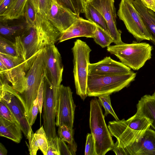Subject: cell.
Listing matches in <instances>:
<instances>
[{
  "mask_svg": "<svg viewBox=\"0 0 155 155\" xmlns=\"http://www.w3.org/2000/svg\"><path fill=\"white\" fill-rule=\"evenodd\" d=\"M61 34L45 15L37 13L35 25H26L15 39L19 57L25 61V65L45 46L54 45Z\"/></svg>",
  "mask_w": 155,
  "mask_h": 155,
  "instance_id": "obj_1",
  "label": "cell"
},
{
  "mask_svg": "<svg viewBox=\"0 0 155 155\" xmlns=\"http://www.w3.org/2000/svg\"><path fill=\"white\" fill-rule=\"evenodd\" d=\"M115 144L123 148L127 155H155V131L150 128L142 131L131 130L121 120L110 121L107 126Z\"/></svg>",
  "mask_w": 155,
  "mask_h": 155,
  "instance_id": "obj_2",
  "label": "cell"
},
{
  "mask_svg": "<svg viewBox=\"0 0 155 155\" xmlns=\"http://www.w3.org/2000/svg\"><path fill=\"white\" fill-rule=\"evenodd\" d=\"M43 49L32 58L25 68L27 73L24 89L20 95H18V94L25 108V116L29 124L34 101L38 96L40 86L45 75Z\"/></svg>",
  "mask_w": 155,
  "mask_h": 155,
  "instance_id": "obj_3",
  "label": "cell"
},
{
  "mask_svg": "<svg viewBox=\"0 0 155 155\" xmlns=\"http://www.w3.org/2000/svg\"><path fill=\"white\" fill-rule=\"evenodd\" d=\"M136 73L113 75L88 74L87 94L89 97L111 94L128 86L135 79Z\"/></svg>",
  "mask_w": 155,
  "mask_h": 155,
  "instance_id": "obj_4",
  "label": "cell"
},
{
  "mask_svg": "<svg viewBox=\"0 0 155 155\" xmlns=\"http://www.w3.org/2000/svg\"><path fill=\"white\" fill-rule=\"evenodd\" d=\"M101 105L95 97L90 101L89 126L94 138L96 155H105L114 143L107 125Z\"/></svg>",
  "mask_w": 155,
  "mask_h": 155,
  "instance_id": "obj_5",
  "label": "cell"
},
{
  "mask_svg": "<svg viewBox=\"0 0 155 155\" xmlns=\"http://www.w3.org/2000/svg\"><path fill=\"white\" fill-rule=\"evenodd\" d=\"M107 49L124 64L134 70H137L151 59L153 47L146 42L133 41L131 44L123 43L110 45Z\"/></svg>",
  "mask_w": 155,
  "mask_h": 155,
  "instance_id": "obj_6",
  "label": "cell"
},
{
  "mask_svg": "<svg viewBox=\"0 0 155 155\" xmlns=\"http://www.w3.org/2000/svg\"><path fill=\"white\" fill-rule=\"evenodd\" d=\"M71 49L73 55V74L76 93L84 101L87 96L88 66L91 50L86 42L80 39L74 42Z\"/></svg>",
  "mask_w": 155,
  "mask_h": 155,
  "instance_id": "obj_7",
  "label": "cell"
},
{
  "mask_svg": "<svg viewBox=\"0 0 155 155\" xmlns=\"http://www.w3.org/2000/svg\"><path fill=\"white\" fill-rule=\"evenodd\" d=\"M134 0H121L117 15L124 22L128 32L137 41H151V35L145 26L140 14L135 8Z\"/></svg>",
  "mask_w": 155,
  "mask_h": 155,
  "instance_id": "obj_8",
  "label": "cell"
},
{
  "mask_svg": "<svg viewBox=\"0 0 155 155\" xmlns=\"http://www.w3.org/2000/svg\"><path fill=\"white\" fill-rule=\"evenodd\" d=\"M0 101L9 108L19 123L22 131L28 140L33 133L25 116V110L17 92L4 78L0 77Z\"/></svg>",
  "mask_w": 155,
  "mask_h": 155,
  "instance_id": "obj_9",
  "label": "cell"
},
{
  "mask_svg": "<svg viewBox=\"0 0 155 155\" xmlns=\"http://www.w3.org/2000/svg\"><path fill=\"white\" fill-rule=\"evenodd\" d=\"M25 61L20 57L0 53V74L11 84V86L18 95L23 93L25 87Z\"/></svg>",
  "mask_w": 155,
  "mask_h": 155,
  "instance_id": "obj_10",
  "label": "cell"
},
{
  "mask_svg": "<svg viewBox=\"0 0 155 155\" xmlns=\"http://www.w3.org/2000/svg\"><path fill=\"white\" fill-rule=\"evenodd\" d=\"M43 128L48 140L57 136L55 119L59 89L54 88L45 76L43 80Z\"/></svg>",
  "mask_w": 155,
  "mask_h": 155,
  "instance_id": "obj_11",
  "label": "cell"
},
{
  "mask_svg": "<svg viewBox=\"0 0 155 155\" xmlns=\"http://www.w3.org/2000/svg\"><path fill=\"white\" fill-rule=\"evenodd\" d=\"M75 107L71 88L61 84L59 89L56 125H64L73 128Z\"/></svg>",
  "mask_w": 155,
  "mask_h": 155,
  "instance_id": "obj_12",
  "label": "cell"
},
{
  "mask_svg": "<svg viewBox=\"0 0 155 155\" xmlns=\"http://www.w3.org/2000/svg\"><path fill=\"white\" fill-rule=\"evenodd\" d=\"M43 49L45 76L53 87L59 89L64 69L61 55L54 45H47Z\"/></svg>",
  "mask_w": 155,
  "mask_h": 155,
  "instance_id": "obj_13",
  "label": "cell"
},
{
  "mask_svg": "<svg viewBox=\"0 0 155 155\" xmlns=\"http://www.w3.org/2000/svg\"><path fill=\"white\" fill-rule=\"evenodd\" d=\"M115 0H86L102 15L107 24L110 34L115 45L124 42L121 39V32L116 26L117 15L114 3Z\"/></svg>",
  "mask_w": 155,
  "mask_h": 155,
  "instance_id": "obj_14",
  "label": "cell"
},
{
  "mask_svg": "<svg viewBox=\"0 0 155 155\" xmlns=\"http://www.w3.org/2000/svg\"><path fill=\"white\" fill-rule=\"evenodd\" d=\"M45 16L61 33L80 17L72 13L57 0H52Z\"/></svg>",
  "mask_w": 155,
  "mask_h": 155,
  "instance_id": "obj_15",
  "label": "cell"
},
{
  "mask_svg": "<svg viewBox=\"0 0 155 155\" xmlns=\"http://www.w3.org/2000/svg\"><path fill=\"white\" fill-rule=\"evenodd\" d=\"M130 68L121 62L112 59L110 57H106L98 62L89 63L88 74L99 75L122 74L132 71Z\"/></svg>",
  "mask_w": 155,
  "mask_h": 155,
  "instance_id": "obj_16",
  "label": "cell"
},
{
  "mask_svg": "<svg viewBox=\"0 0 155 155\" xmlns=\"http://www.w3.org/2000/svg\"><path fill=\"white\" fill-rule=\"evenodd\" d=\"M96 25L88 20L80 17L68 28L61 33L59 42L78 37L93 38Z\"/></svg>",
  "mask_w": 155,
  "mask_h": 155,
  "instance_id": "obj_17",
  "label": "cell"
},
{
  "mask_svg": "<svg viewBox=\"0 0 155 155\" xmlns=\"http://www.w3.org/2000/svg\"><path fill=\"white\" fill-rule=\"evenodd\" d=\"M134 5L139 12L152 38L150 41L155 46V13L146 7L141 0H134Z\"/></svg>",
  "mask_w": 155,
  "mask_h": 155,
  "instance_id": "obj_18",
  "label": "cell"
},
{
  "mask_svg": "<svg viewBox=\"0 0 155 155\" xmlns=\"http://www.w3.org/2000/svg\"><path fill=\"white\" fill-rule=\"evenodd\" d=\"M136 106V114L151 120V127L155 131V98L152 95H145L138 101Z\"/></svg>",
  "mask_w": 155,
  "mask_h": 155,
  "instance_id": "obj_19",
  "label": "cell"
},
{
  "mask_svg": "<svg viewBox=\"0 0 155 155\" xmlns=\"http://www.w3.org/2000/svg\"><path fill=\"white\" fill-rule=\"evenodd\" d=\"M21 130L20 126L0 116V136L19 143L22 138Z\"/></svg>",
  "mask_w": 155,
  "mask_h": 155,
  "instance_id": "obj_20",
  "label": "cell"
},
{
  "mask_svg": "<svg viewBox=\"0 0 155 155\" xmlns=\"http://www.w3.org/2000/svg\"><path fill=\"white\" fill-rule=\"evenodd\" d=\"M129 128L136 131H142L150 128L152 122L151 120L146 117L135 114L127 120H121Z\"/></svg>",
  "mask_w": 155,
  "mask_h": 155,
  "instance_id": "obj_21",
  "label": "cell"
},
{
  "mask_svg": "<svg viewBox=\"0 0 155 155\" xmlns=\"http://www.w3.org/2000/svg\"><path fill=\"white\" fill-rule=\"evenodd\" d=\"M84 13L87 20L98 25L110 34L107 23L103 16L93 6L87 2Z\"/></svg>",
  "mask_w": 155,
  "mask_h": 155,
  "instance_id": "obj_22",
  "label": "cell"
},
{
  "mask_svg": "<svg viewBox=\"0 0 155 155\" xmlns=\"http://www.w3.org/2000/svg\"><path fill=\"white\" fill-rule=\"evenodd\" d=\"M59 137L68 143V146L72 155H75L77 145L74 138V131L73 128L63 125L58 127Z\"/></svg>",
  "mask_w": 155,
  "mask_h": 155,
  "instance_id": "obj_23",
  "label": "cell"
},
{
  "mask_svg": "<svg viewBox=\"0 0 155 155\" xmlns=\"http://www.w3.org/2000/svg\"><path fill=\"white\" fill-rule=\"evenodd\" d=\"M28 0H14L11 6L1 19L12 20L24 16V10Z\"/></svg>",
  "mask_w": 155,
  "mask_h": 155,
  "instance_id": "obj_24",
  "label": "cell"
},
{
  "mask_svg": "<svg viewBox=\"0 0 155 155\" xmlns=\"http://www.w3.org/2000/svg\"><path fill=\"white\" fill-rule=\"evenodd\" d=\"M94 33L93 38L94 41L102 48L108 47L113 42V39L109 33L98 25Z\"/></svg>",
  "mask_w": 155,
  "mask_h": 155,
  "instance_id": "obj_25",
  "label": "cell"
},
{
  "mask_svg": "<svg viewBox=\"0 0 155 155\" xmlns=\"http://www.w3.org/2000/svg\"><path fill=\"white\" fill-rule=\"evenodd\" d=\"M64 7L75 15L80 17L84 13L86 0H57Z\"/></svg>",
  "mask_w": 155,
  "mask_h": 155,
  "instance_id": "obj_26",
  "label": "cell"
},
{
  "mask_svg": "<svg viewBox=\"0 0 155 155\" xmlns=\"http://www.w3.org/2000/svg\"><path fill=\"white\" fill-rule=\"evenodd\" d=\"M26 26L21 24L9 25L1 24L0 36L8 39H9V38H11L14 35H16L17 36L21 34Z\"/></svg>",
  "mask_w": 155,
  "mask_h": 155,
  "instance_id": "obj_27",
  "label": "cell"
},
{
  "mask_svg": "<svg viewBox=\"0 0 155 155\" xmlns=\"http://www.w3.org/2000/svg\"><path fill=\"white\" fill-rule=\"evenodd\" d=\"M0 53L20 57L15 42L1 36H0Z\"/></svg>",
  "mask_w": 155,
  "mask_h": 155,
  "instance_id": "obj_28",
  "label": "cell"
},
{
  "mask_svg": "<svg viewBox=\"0 0 155 155\" xmlns=\"http://www.w3.org/2000/svg\"><path fill=\"white\" fill-rule=\"evenodd\" d=\"M24 13L27 25H35L37 13L31 0L27 1L25 6Z\"/></svg>",
  "mask_w": 155,
  "mask_h": 155,
  "instance_id": "obj_29",
  "label": "cell"
},
{
  "mask_svg": "<svg viewBox=\"0 0 155 155\" xmlns=\"http://www.w3.org/2000/svg\"><path fill=\"white\" fill-rule=\"evenodd\" d=\"M35 134L39 149L44 155H47L48 149V141L43 126L37 130Z\"/></svg>",
  "mask_w": 155,
  "mask_h": 155,
  "instance_id": "obj_30",
  "label": "cell"
},
{
  "mask_svg": "<svg viewBox=\"0 0 155 155\" xmlns=\"http://www.w3.org/2000/svg\"><path fill=\"white\" fill-rule=\"evenodd\" d=\"M98 101L105 110L104 116H107L108 114H111L114 118L116 120H119V119L114 110L111 103L110 94L101 95L98 97Z\"/></svg>",
  "mask_w": 155,
  "mask_h": 155,
  "instance_id": "obj_31",
  "label": "cell"
},
{
  "mask_svg": "<svg viewBox=\"0 0 155 155\" xmlns=\"http://www.w3.org/2000/svg\"><path fill=\"white\" fill-rule=\"evenodd\" d=\"M37 13L46 15L50 8L52 0H31Z\"/></svg>",
  "mask_w": 155,
  "mask_h": 155,
  "instance_id": "obj_32",
  "label": "cell"
},
{
  "mask_svg": "<svg viewBox=\"0 0 155 155\" xmlns=\"http://www.w3.org/2000/svg\"><path fill=\"white\" fill-rule=\"evenodd\" d=\"M60 138L58 136L48 140V149L47 155H60Z\"/></svg>",
  "mask_w": 155,
  "mask_h": 155,
  "instance_id": "obj_33",
  "label": "cell"
},
{
  "mask_svg": "<svg viewBox=\"0 0 155 155\" xmlns=\"http://www.w3.org/2000/svg\"><path fill=\"white\" fill-rule=\"evenodd\" d=\"M0 116L20 126L19 123L8 107L0 101Z\"/></svg>",
  "mask_w": 155,
  "mask_h": 155,
  "instance_id": "obj_34",
  "label": "cell"
},
{
  "mask_svg": "<svg viewBox=\"0 0 155 155\" xmlns=\"http://www.w3.org/2000/svg\"><path fill=\"white\" fill-rule=\"evenodd\" d=\"M84 153L85 155H96L95 142L91 133L87 135Z\"/></svg>",
  "mask_w": 155,
  "mask_h": 155,
  "instance_id": "obj_35",
  "label": "cell"
},
{
  "mask_svg": "<svg viewBox=\"0 0 155 155\" xmlns=\"http://www.w3.org/2000/svg\"><path fill=\"white\" fill-rule=\"evenodd\" d=\"M29 144L28 148L30 154L36 155L39 148L35 134L33 133L32 134L31 140L29 143Z\"/></svg>",
  "mask_w": 155,
  "mask_h": 155,
  "instance_id": "obj_36",
  "label": "cell"
},
{
  "mask_svg": "<svg viewBox=\"0 0 155 155\" xmlns=\"http://www.w3.org/2000/svg\"><path fill=\"white\" fill-rule=\"evenodd\" d=\"M14 0H3L0 3V16H3L8 11L11 5Z\"/></svg>",
  "mask_w": 155,
  "mask_h": 155,
  "instance_id": "obj_37",
  "label": "cell"
},
{
  "mask_svg": "<svg viewBox=\"0 0 155 155\" xmlns=\"http://www.w3.org/2000/svg\"><path fill=\"white\" fill-rule=\"evenodd\" d=\"M38 104L40 115L42 112L44 102L43 80L40 86L38 95Z\"/></svg>",
  "mask_w": 155,
  "mask_h": 155,
  "instance_id": "obj_38",
  "label": "cell"
},
{
  "mask_svg": "<svg viewBox=\"0 0 155 155\" xmlns=\"http://www.w3.org/2000/svg\"><path fill=\"white\" fill-rule=\"evenodd\" d=\"M38 110V97H37L34 101L33 106L31 111V117L30 125L31 127L35 121Z\"/></svg>",
  "mask_w": 155,
  "mask_h": 155,
  "instance_id": "obj_39",
  "label": "cell"
},
{
  "mask_svg": "<svg viewBox=\"0 0 155 155\" xmlns=\"http://www.w3.org/2000/svg\"><path fill=\"white\" fill-rule=\"evenodd\" d=\"M60 155H72L68 145H67L64 141L61 138L60 140Z\"/></svg>",
  "mask_w": 155,
  "mask_h": 155,
  "instance_id": "obj_40",
  "label": "cell"
},
{
  "mask_svg": "<svg viewBox=\"0 0 155 155\" xmlns=\"http://www.w3.org/2000/svg\"><path fill=\"white\" fill-rule=\"evenodd\" d=\"M116 155H127L124 149L114 143L112 150Z\"/></svg>",
  "mask_w": 155,
  "mask_h": 155,
  "instance_id": "obj_41",
  "label": "cell"
},
{
  "mask_svg": "<svg viewBox=\"0 0 155 155\" xmlns=\"http://www.w3.org/2000/svg\"><path fill=\"white\" fill-rule=\"evenodd\" d=\"M141 1L146 7L155 12V0H142Z\"/></svg>",
  "mask_w": 155,
  "mask_h": 155,
  "instance_id": "obj_42",
  "label": "cell"
},
{
  "mask_svg": "<svg viewBox=\"0 0 155 155\" xmlns=\"http://www.w3.org/2000/svg\"><path fill=\"white\" fill-rule=\"evenodd\" d=\"M7 150L3 144L0 143V155H6L7 153Z\"/></svg>",
  "mask_w": 155,
  "mask_h": 155,
  "instance_id": "obj_43",
  "label": "cell"
},
{
  "mask_svg": "<svg viewBox=\"0 0 155 155\" xmlns=\"http://www.w3.org/2000/svg\"><path fill=\"white\" fill-rule=\"evenodd\" d=\"M152 95L155 98V91L152 94Z\"/></svg>",
  "mask_w": 155,
  "mask_h": 155,
  "instance_id": "obj_44",
  "label": "cell"
},
{
  "mask_svg": "<svg viewBox=\"0 0 155 155\" xmlns=\"http://www.w3.org/2000/svg\"><path fill=\"white\" fill-rule=\"evenodd\" d=\"M3 0H0V3H1L3 1Z\"/></svg>",
  "mask_w": 155,
  "mask_h": 155,
  "instance_id": "obj_45",
  "label": "cell"
},
{
  "mask_svg": "<svg viewBox=\"0 0 155 155\" xmlns=\"http://www.w3.org/2000/svg\"></svg>",
  "mask_w": 155,
  "mask_h": 155,
  "instance_id": "obj_46",
  "label": "cell"
}]
</instances>
